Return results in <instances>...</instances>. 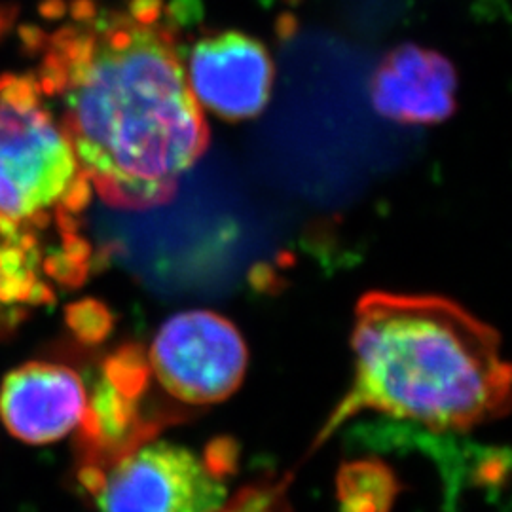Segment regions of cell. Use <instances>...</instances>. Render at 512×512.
I'll return each mask as SVG.
<instances>
[{"label":"cell","instance_id":"ba28073f","mask_svg":"<svg viewBox=\"0 0 512 512\" xmlns=\"http://www.w3.org/2000/svg\"><path fill=\"white\" fill-rule=\"evenodd\" d=\"M458 74L450 59L418 44H401L380 61L370 82L378 114L408 126H431L456 112Z\"/></svg>","mask_w":512,"mask_h":512},{"label":"cell","instance_id":"2e32d148","mask_svg":"<svg viewBox=\"0 0 512 512\" xmlns=\"http://www.w3.org/2000/svg\"><path fill=\"white\" fill-rule=\"evenodd\" d=\"M38 14L48 21H57L67 14L65 0H42L38 4Z\"/></svg>","mask_w":512,"mask_h":512},{"label":"cell","instance_id":"4fadbf2b","mask_svg":"<svg viewBox=\"0 0 512 512\" xmlns=\"http://www.w3.org/2000/svg\"><path fill=\"white\" fill-rule=\"evenodd\" d=\"M92 200V186L88 175L78 167V171L74 173L73 181L65 188V192L61 194L59 202L67 211H71L74 215L82 213Z\"/></svg>","mask_w":512,"mask_h":512},{"label":"cell","instance_id":"9c48e42d","mask_svg":"<svg viewBox=\"0 0 512 512\" xmlns=\"http://www.w3.org/2000/svg\"><path fill=\"white\" fill-rule=\"evenodd\" d=\"M40 260V249L25 247L21 238L0 241V340L10 338L33 308L54 302L52 287L38 275Z\"/></svg>","mask_w":512,"mask_h":512},{"label":"cell","instance_id":"8992f818","mask_svg":"<svg viewBox=\"0 0 512 512\" xmlns=\"http://www.w3.org/2000/svg\"><path fill=\"white\" fill-rule=\"evenodd\" d=\"M188 78L198 103L224 120L239 122L266 109L274 84V63L260 40L226 31L194 44Z\"/></svg>","mask_w":512,"mask_h":512},{"label":"cell","instance_id":"6da1fadb","mask_svg":"<svg viewBox=\"0 0 512 512\" xmlns=\"http://www.w3.org/2000/svg\"><path fill=\"white\" fill-rule=\"evenodd\" d=\"M48 50L69 73L61 133L99 198L128 211L171 202L209 147L175 23L97 12L55 31Z\"/></svg>","mask_w":512,"mask_h":512},{"label":"cell","instance_id":"30bf717a","mask_svg":"<svg viewBox=\"0 0 512 512\" xmlns=\"http://www.w3.org/2000/svg\"><path fill=\"white\" fill-rule=\"evenodd\" d=\"M289 486L291 478L260 480L228 497L215 512H293Z\"/></svg>","mask_w":512,"mask_h":512},{"label":"cell","instance_id":"9a60e30c","mask_svg":"<svg viewBox=\"0 0 512 512\" xmlns=\"http://www.w3.org/2000/svg\"><path fill=\"white\" fill-rule=\"evenodd\" d=\"M99 12V6L95 0H73L71 2V18L74 23H86L95 18Z\"/></svg>","mask_w":512,"mask_h":512},{"label":"cell","instance_id":"7c38bea8","mask_svg":"<svg viewBox=\"0 0 512 512\" xmlns=\"http://www.w3.org/2000/svg\"><path fill=\"white\" fill-rule=\"evenodd\" d=\"M40 270L63 287H78L86 281L90 266L76 262L71 256L65 255L61 249H57L42 256Z\"/></svg>","mask_w":512,"mask_h":512},{"label":"cell","instance_id":"7a4b0ae2","mask_svg":"<svg viewBox=\"0 0 512 512\" xmlns=\"http://www.w3.org/2000/svg\"><path fill=\"white\" fill-rule=\"evenodd\" d=\"M351 348L353 382L317 446L366 410L437 431L473 429L509 412L511 368L499 334L448 298L365 294Z\"/></svg>","mask_w":512,"mask_h":512},{"label":"cell","instance_id":"8fae6325","mask_svg":"<svg viewBox=\"0 0 512 512\" xmlns=\"http://www.w3.org/2000/svg\"><path fill=\"white\" fill-rule=\"evenodd\" d=\"M67 325L80 342L97 344L112 329V315L97 300H80L67 308Z\"/></svg>","mask_w":512,"mask_h":512},{"label":"cell","instance_id":"52a82bcc","mask_svg":"<svg viewBox=\"0 0 512 512\" xmlns=\"http://www.w3.org/2000/svg\"><path fill=\"white\" fill-rule=\"evenodd\" d=\"M88 393L73 368L33 361L0 384V420L10 435L40 446L61 440L82 423Z\"/></svg>","mask_w":512,"mask_h":512},{"label":"cell","instance_id":"5bb4252c","mask_svg":"<svg viewBox=\"0 0 512 512\" xmlns=\"http://www.w3.org/2000/svg\"><path fill=\"white\" fill-rule=\"evenodd\" d=\"M18 37L21 50H23L25 54L37 55L46 52L50 35H46L38 25L23 23V25H19Z\"/></svg>","mask_w":512,"mask_h":512},{"label":"cell","instance_id":"3957f363","mask_svg":"<svg viewBox=\"0 0 512 512\" xmlns=\"http://www.w3.org/2000/svg\"><path fill=\"white\" fill-rule=\"evenodd\" d=\"M230 448L205 456L154 437L103 467L80 465L78 480L99 512H215L228 499Z\"/></svg>","mask_w":512,"mask_h":512},{"label":"cell","instance_id":"277c9868","mask_svg":"<svg viewBox=\"0 0 512 512\" xmlns=\"http://www.w3.org/2000/svg\"><path fill=\"white\" fill-rule=\"evenodd\" d=\"M148 370L177 403H222L243 382L247 346L238 329L219 313L183 311L167 319L154 336Z\"/></svg>","mask_w":512,"mask_h":512},{"label":"cell","instance_id":"e0dca14e","mask_svg":"<svg viewBox=\"0 0 512 512\" xmlns=\"http://www.w3.org/2000/svg\"><path fill=\"white\" fill-rule=\"evenodd\" d=\"M18 14L19 8L16 4H0V38L12 29Z\"/></svg>","mask_w":512,"mask_h":512},{"label":"cell","instance_id":"5b68a950","mask_svg":"<svg viewBox=\"0 0 512 512\" xmlns=\"http://www.w3.org/2000/svg\"><path fill=\"white\" fill-rule=\"evenodd\" d=\"M6 74L0 76V90ZM78 164L48 110L21 109L0 93V213L27 219L59 202Z\"/></svg>","mask_w":512,"mask_h":512}]
</instances>
